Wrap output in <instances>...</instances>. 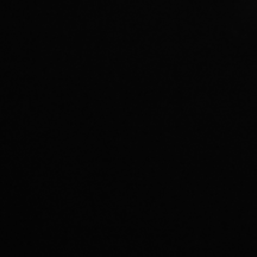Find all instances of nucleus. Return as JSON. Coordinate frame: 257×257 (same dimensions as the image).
<instances>
[]
</instances>
